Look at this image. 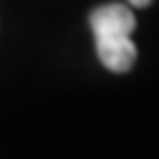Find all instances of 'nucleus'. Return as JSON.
Returning a JSON list of instances; mask_svg holds the SVG:
<instances>
[{
    "instance_id": "nucleus-1",
    "label": "nucleus",
    "mask_w": 159,
    "mask_h": 159,
    "mask_svg": "<svg viewBox=\"0 0 159 159\" xmlns=\"http://www.w3.org/2000/svg\"><path fill=\"white\" fill-rule=\"evenodd\" d=\"M89 23L96 38V56L111 73H126L136 61V46L131 33L136 28V18L129 5L106 3L91 10Z\"/></svg>"
},
{
    "instance_id": "nucleus-2",
    "label": "nucleus",
    "mask_w": 159,
    "mask_h": 159,
    "mask_svg": "<svg viewBox=\"0 0 159 159\" xmlns=\"http://www.w3.org/2000/svg\"><path fill=\"white\" fill-rule=\"evenodd\" d=\"M126 3H129L131 8H147V5L154 3V0H126Z\"/></svg>"
}]
</instances>
